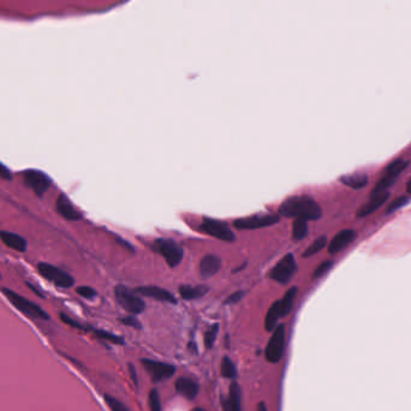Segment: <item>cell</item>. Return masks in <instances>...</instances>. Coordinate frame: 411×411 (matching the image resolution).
Returning a JSON list of instances; mask_svg holds the SVG:
<instances>
[{
	"label": "cell",
	"mask_w": 411,
	"mask_h": 411,
	"mask_svg": "<svg viewBox=\"0 0 411 411\" xmlns=\"http://www.w3.org/2000/svg\"><path fill=\"white\" fill-rule=\"evenodd\" d=\"M279 215L314 222L322 217V209L312 196L296 195L290 196L282 203L279 207Z\"/></svg>",
	"instance_id": "cell-1"
},
{
	"label": "cell",
	"mask_w": 411,
	"mask_h": 411,
	"mask_svg": "<svg viewBox=\"0 0 411 411\" xmlns=\"http://www.w3.org/2000/svg\"><path fill=\"white\" fill-rule=\"evenodd\" d=\"M152 249L160 254L171 268L177 267L184 256L182 245L170 238H158L152 244Z\"/></svg>",
	"instance_id": "cell-2"
},
{
	"label": "cell",
	"mask_w": 411,
	"mask_h": 411,
	"mask_svg": "<svg viewBox=\"0 0 411 411\" xmlns=\"http://www.w3.org/2000/svg\"><path fill=\"white\" fill-rule=\"evenodd\" d=\"M3 293H4L6 298L11 302V305L15 307V308L18 309L20 313H23L24 315L33 317V319H40V320L50 319V315H48L40 306L34 303L33 300L26 298V297L20 296L17 292L6 288L3 289Z\"/></svg>",
	"instance_id": "cell-3"
},
{
	"label": "cell",
	"mask_w": 411,
	"mask_h": 411,
	"mask_svg": "<svg viewBox=\"0 0 411 411\" xmlns=\"http://www.w3.org/2000/svg\"><path fill=\"white\" fill-rule=\"evenodd\" d=\"M409 164L410 162L407 160H404L403 158L396 159V160L390 162L387 166H386L385 171H383L381 178L379 179V182L376 183L374 189H373L372 194H378V192L388 191V188H391V186L395 184L397 178H398V176L402 174L403 171L406 170V167L409 166Z\"/></svg>",
	"instance_id": "cell-4"
},
{
	"label": "cell",
	"mask_w": 411,
	"mask_h": 411,
	"mask_svg": "<svg viewBox=\"0 0 411 411\" xmlns=\"http://www.w3.org/2000/svg\"><path fill=\"white\" fill-rule=\"evenodd\" d=\"M115 295L117 302L122 306V308L126 310L127 313L133 314V315L141 314L146 309V303L143 302V299L137 293L133 292L124 285L116 286Z\"/></svg>",
	"instance_id": "cell-5"
},
{
	"label": "cell",
	"mask_w": 411,
	"mask_h": 411,
	"mask_svg": "<svg viewBox=\"0 0 411 411\" xmlns=\"http://www.w3.org/2000/svg\"><path fill=\"white\" fill-rule=\"evenodd\" d=\"M37 271H39L41 277L48 282H52L58 288L69 289L75 284V279L72 275L63 269L56 267V266L47 264V262H40L37 265Z\"/></svg>",
	"instance_id": "cell-6"
},
{
	"label": "cell",
	"mask_w": 411,
	"mask_h": 411,
	"mask_svg": "<svg viewBox=\"0 0 411 411\" xmlns=\"http://www.w3.org/2000/svg\"><path fill=\"white\" fill-rule=\"evenodd\" d=\"M285 349V326L279 325L274 328L265 350L266 360L271 363H278L282 360Z\"/></svg>",
	"instance_id": "cell-7"
},
{
	"label": "cell",
	"mask_w": 411,
	"mask_h": 411,
	"mask_svg": "<svg viewBox=\"0 0 411 411\" xmlns=\"http://www.w3.org/2000/svg\"><path fill=\"white\" fill-rule=\"evenodd\" d=\"M279 220H280V217L277 214H255V215L234 220L233 225L238 230H256L274 225L279 223Z\"/></svg>",
	"instance_id": "cell-8"
},
{
	"label": "cell",
	"mask_w": 411,
	"mask_h": 411,
	"mask_svg": "<svg viewBox=\"0 0 411 411\" xmlns=\"http://www.w3.org/2000/svg\"><path fill=\"white\" fill-rule=\"evenodd\" d=\"M201 230L209 236L215 237L224 242H233L236 240L233 231L225 222L212 219V218H203L201 224Z\"/></svg>",
	"instance_id": "cell-9"
},
{
	"label": "cell",
	"mask_w": 411,
	"mask_h": 411,
	"mask_svg": "<svg viewBox=\"0 0 411 411\" xmlns=\"http://www.w3.org/2000/svg\"><path fill=\"white\" fill-rule=\"evenodd\" d=\"M297 271L296 258L292 253L286 254L271 271V278L280 284H286L291 280Z\"/></svg>",
	"instance_id": "cell-10"
},
{
	"label": "cell",
	"mask_w": 411,
	"mask_h": 411,
	"mask_svg": "<svg viewBox=\"0 0 411 411\" xmlns=\"http://www.w3.org/2000/svg\"><path fill=\"white\" fill-rule=\"evenodd\" d=\"M24 184L32 189L37 196H44L45 192L51 188L52 179L46 174L39 170H27L23 172Z\"/></svg>",
	"instance_id": "cell-11"
},
{
	"label": "cell",
	"mask_w": 411,
	"mask_h": 411,
	"mask_svg": "<svg viewBox=\"0 0 411 411\" xmlns=\"http://www.w3.org/2000/svg\"><path fill=\"white\" fill-rule=\"evenodd\" d=\"M141 363H142L144 369L149 373L152 380H153L154 382H160L166 379H170L176 373V367L170 363L147 360V358L141 360Z\"/></svg>",
	"instance_id": "cell-12"
},
{
	"label": "cell",
	"mask_w": 411,
	"mask_h": 411,
	"mask_svg": "<svg viewBox=\"0 0 411 411\" xmlns=\"http://www.w3.org/2000/svg\"><path fill=\"white\" fill-rule=\"evenodd\" d=\"M356 238V232L351 229H345L338 232L327 245L328 254L336 255L348 248Z\"/></svg>",
	"instance_id": "cell-13"
},
{
	"label": "cell",
	"mask_w": 411,
	"mask_h": 411,
	"mask_svg": "<svg viewBox=\"0 0 411 411\" xmlns=\"http://www.w3.org/2000/svg\"><path fill=\"white\" fill-rule=\"evenodd\" d=\"M390 191H382L378 192V194H372L371 198L364 205H362L360 208H358L356 215L358 218H365L368 215H371L372 213H374L378 210L380 207H382L387 202V200L390 199Z\"/></svg>",
	"instance_id": "cell-14"
},
{
	"label": "cell",
	"mask_w": 411,
	"mask_h": 411,
	"mask_svg": "<svg viewBox=\"0 0 411 411\" xmlns=\"http://www.w3.org/2000/svg\"><path fill=\"white\" fill-rule=\"evenodd\" d=\"M56 209L64 219L69 222H78L82 219V213L76 208L65 194H60L56 201Z\"/></svg>",
	"instance_id": "cell-15"
},
{
	"label": "cell",
	"mask_w": 411,
	"mask_h": 411,
	"mask_svg": "<svg viewBox=\"0 0 411 411\" xmlns=\"http://www.w3.org/2000/svg\"><path fill=\"white\" fill-rule=\"evenodd\" d=\"M135 292H136L137 295L150 297V298L161 300V302L171 303V305H176V303H177L176 297L172 295L170 291H167V290L165 289L158 288V286H140V288L135 290Z\"/></svg>",
	"instance_id": "cell-16"
},
{
	"label": "cell",
	"mask_w": 411,
	"mask_h": 411,
	"mask_svg": "<svg viewBox=\"0 0 411 411\" xmlns=\"http://www.w3.org/2000/svg\"><path fill=\"white\" fill-rule=\"evenodd\" d=\"M222 267V260L214 254L205 255L200 262V275L203 279L214 277Z\"/></svg>",
	"instance_id": "cell-17"
},
{
	"label": "cell",
	"mask_w": 411,
	"mask_h": 411,
	"mask_svg": "<svg viewBox=\"0 0 411 411\" xmlns=\"http://www.w3.org/2000/svg\"><path fill=\"white\" fill-rule=\"evenodd\" d=\"M0 240L6 247L15 251H18V253H24L28 248L26 238L18 233L10 232V231H0Z\"/></svg>",
	"instance_id": "cell-18"
},
{
	"label": "cell",
	"mask_w": 411,
	"mask_h": 411,
	"mask_svg": "<svg viewBox=\"0 0 411 411\" xmlns=\"http://www.w3.org/2000/svg\"><path fill=\"white\" fill-rule=\"evenodd\" d=\"M175 387L177 393L190 400L194 399L199 393V383L196 382L195 380L185 378V376H182V378L177 379Z\"/></svg>",
	"instance_id": "cell-19"
},
{
	"label": "cell",
	"mask_w": 411,
	"mask_h": 411,
	"mask_svg": "<svg viewBox=\"0 0 411 411\" xmlns=\"http://www.w3.org/2000/svg\"><path fill=\"white\" fill-rule=\"evenodd\" d=\"M339 182L351 189H362L368 185L369 178L367 174L363 172H354V174L343 175L339 177Z\"/></svg>",
	"instance_id": "cell-20"
},
{
	"label": "cell",
	"mask_w": 411,
	"mask_h": 411,
	"mask_svg": "<svg viewBox=\"0 0 411 411\" xmlns=\"http://www.w3.org/2000/svg\"><path fill=\"white\" fill-rule=\"evenodd\" d=\"M208 291V288L205 285H196V286H190V285H182L179 288V295L183 299L186 300H192V299H198L203 297Z\"/></svg>",
	"instance_id": "cell-21"
},
{
	"label": "cell",
	"mask_w": 411,
	"mask_h": 411,
	"mask_svg": "<svg viewBox=\"0 0 411 411\" xmlns=\"http://www.w3.org/2000/svg\"><path fill=\"white\" fill-rule=\"evenodd\" d=\"M279 317H282L280 316V307H279V300H277V302H274L271 306V308H269V310L267 312V315H266V319H265L266 331H268V332L274 331V328L277 327V322H278Z\"/></svg>",
	"instance_id": "cell-22"
},
{
	"label": "cell",
	"mask_w": 411,
	"mask_h": 411,
	"mask_svg": "<svg viewBox=\"0 0 411 411\" xmlns=\"http://www.w3.org/2000/svg\"><path fill=\"white\" fill-rule=\"evenodd\" d=\"M296 295H297V288L296 286H292L291 289L288 290V292L285 293V296L283 297V299L279 300V307H280V316L282 317L289 315L290 312L292 310Z\"/></svg>",
	"instance_id": "cell-23"
},
{
	"label": "cell",
	"mask_w": 411,
	"mask_h": 411,
	"mask_svg": "<svg viewBox=\"0 0 411 411\" xmlns=\"http://www.w3.org/2000/svg\"><path fill=\"white\" fill-rule=\"evenodd\" d=\"M229 411H242L241 387L237 382H232L230 386Z\"/></svg>",
	"instance_id": "cell-24"
},
{
	"label": "cell",
	"mask_w": 411,
	"mask_h": 411,
	"mask_svg": "<svg viewBox=\"0 0 411 411\" xmlns=\"http://www.w3.org/2000/svg\"><path fill=\"white\" fill-rule=\"evenodd\" d=\"M308 234V222L305 219H295L292 225V237L296 241H302Z\"/></svg>",
	"instance_id": "cell-25"
},
{
	"label": "cell",
	"mask_w": 411,
	"mask_h": 411,
	"mask_svg": "<svg viewBox=\"0 0 411 411\" xmlns=\"http://www.w3.org/2000/svg\"><path fill=\"white\" fill-rule=\"evenodd\" d=\"M328 243H327V237L326 236H320L317 237L315 241L313 242L312 244L309 245L308 248H307L305 253H303V257H310L313 256V255H315L319 253L325 247H326Z\"/></svg>",
	"instance_id": "cell-26"
},
{
	"label": "cell",
	"mask_w": 411,
	"mask_h": 411,
	"mask_svg": "<svg viewBox=\"0 0 411 411\" xmlns=\"http://www.w3.org/2000/svg\"><path fill=\"white\" fill-rule=\"evenodd\" d=\"M236 365L229 357H224L222 361V374L224 378L233 379L236 376Z\"/></svg>",
	"instance_id": "cell-27"
},
{
	"label": "cell",
	"mask_w": 411,
	"mask_h": 411,
	"mask_svg": "<svg viewBox=\"0 0 411 411\" xmlns=\"http://www.w3.org/2000/svg\"><path fill=\"white\" fill-rule=\"evenodd\" d=\"M407 202H409V198H407V196H398V198L393 199V201L386 207L385 214L386 215H388V214L397 212L398 209L403 208Z\"/></svg>",
	"instance_id": "cell-28"
},
{
	"label": "cell",
	"mask_w": 411,
	"mask_h": 411,
	"mask_svg": "<svg viewBox=\"0 0 411 411\" xmlns=\"http://www.w3.org/2000/svg\"><path fill=\"white\" fill-rule=\"evenodd\" d=\"M218 332H219V325L214 323L212 327L207 331L205 334V347L207 349H212L214 345V341L217 339Z\"/></svg>",
	"instance_id": "cell-29"
},
{
	"label": "cell",
	"mask_w": 411,
	"mask_h": 411,
	"mask_svg": "<svg viewBox=\"0 0 411 411\" xmlns=\"http://www.w3.org/2000/svg\"><path fill=\"white\" fill-rule=\"evenodd\" d=\"M105 402L112 411H130L125 405H124V403H122L120 400L110 395H105Z\"/></svg>",
	"instance_id": "cell-30"
},
{
	"label": "cell",
	"mask_w": 411,
	"mask_h": 411,
	"mask_svg": "<svg viewBox=\"0 0 411 411\" xmlns=\"http://www.w3.org/2000/svg\"><path fill=\"white\" fill-rule=\"evenodd\" d=\"M148 403H149L150 411H161V400L159 392L157 390H152L149 396H148Z\"/></svg>",
	"instance_id": "cell-31"
},
{
	"label": "cell",
	"mask_w": 411,
	"mask_h": 411,
	"mask_svg": "<svg viewBox=\"0 0 411 411\" xmlns=\"http://www.w3.org/2000/svg\"><path fill=\"white\" fill-rule=\"evenodd\" d=\"M95 334L99 338H101V339L109 340V341H111V343H113V344H117V345H123L124 344V339L122 337L116 336V334H112L110 332H106V331L98 330V331H95Z\"/></svg>",
	"instance_id": "cell-32"
},
{
	"label": "cell",
	"mask_w": 411,
	"mask_h": 411,
	"mask_svg": "<svg viewBox=\"0 0 411 411\" xmlns=\"http://www.w3.org/2000/svg\"><path fill=\"white\" fill-rule=\"evenodd\" d=\"M333 264H334V262H333L332 260H326V261H323L322 264H320L319 266H317L315 271H314L313 278L317 279V278L323 277V275L326 274V273H327L328 271H330L331 268L333 267Z\"/></svg>",
	"instance_id": "cell-33"
},
{
	"label": "cell",
	"mask_w": 411,
	"mask_h": 411,
	"mask_svg": "<svg viewBox=\"0 0 411 411\" xmlns=\"http://www.w3.org/2000/svg\"><path fill=\"white\" fill-rule=\"evenodd\" d=\"M76 292H77L79 296H82L83 298L87 299H92L96 296V291L93 288H91V286H78V288L76 289Z\"/></svg>",
	"instance_id": "cell-34"
},
{
	"label": "cell",
	"mask_w": 411,
	"mask_h": 411,
	"mask_svg": "<svg viewBox=\"0 0 411 411\" xmlns=\"http://www.w3.org/2000/svg\"><path fill=\"white\" fill-rule=\"evenodd\" d=\"M244 291H242V290H240V291H236V292H233L232 295H230L229 297H227V298L225 299V305H234V303H238L240 302V300L243 298L244 297Z\"/></svg>",
	"instance_id": "cell-35"
},
{
	"label": "cell",
	"mask_w": 411,
	"mask_h": 411,
	"mask_svg": "<svg viewBox=\"0 0 411 411\" xmlns=\"http://www.w3.org/2000/svg\"><path fill=\"white\" fill-rule=\"evenodd\" d=\"M120 322L125 325V326H130V327H134V328H141L140 321L137 320L135 316L122 317V319H120Z\"/></svg>",
	"instance_id": "cell-36"
},
{
	"label": "cell",
	"mask_w": 411,
	"mask_h": 411,
	"mask_svg": "<svg viewBox=\"0 0 411 411\" xmlns=\"http://www.w3.org/2000/svg\"><path fill=\"white\" fill-rule=\"evenodd\" d=\"M0 178L4 179V181H11L12 179L11 172H10L9 168L6 167L4 164H2V162H0Z\"/></svg>",
	"instance_id": "cell-37"
},
{
	"label": "cell",
	"mask_w": 411,
	"mask_h": 411,
	"mask_svg": "<svg viewBox=\"0 0 411 411\" xmlns=\"http://www.w3.org/2000/svg\"><path fill=\"white\" fill-rule=\"evenodd\" d=\"M60 317H61V320H63L65 323L70 325V326H72V327L81 328V330H83V326H82V325H79L78 322H76L75 320H72L71 317H69L68 315H65V314H60Z\"/></svg>",
	"instance_id": "cell-38"
},
{
	"label": "cell",
	"mask_w": 411,
	"mask_h": 411,
	"mask_svg": "<svg viewBox=\"0 0 411 411\" xmlns=\"http://www.w3.org/2000/svg\"><path fill=\"white\" fill-rule=\"evenodd\" d=\"M129 373H130V376L131 379H133V381L135 383V386L139 385V379H137V374H136V368H135V365L133 363L129 364Z\"/></svg>",
	"instance_id": "cell-39"
},
{
	"label": "cell",
	"mask_w": 411,
	"mask_h": 411,
	"mask_svg": "<svg viewBox=\"0 0 411 411\" xmlns=\"http://www.w3.org/2000/svg\"><path fill=\"white\" fill-rule=\"evenodd\" d=\"M257 411H267V407H266V404L264 402H260L257 405Z\"/></svg>",
	"instance_id": "cell-40"
},
{
	"label": "cell",
	"mask_w": 411,
	"mask_h": 411,
	"mask_svg": "<svg viewBox=\"0 0 411 411\" xmlns=\"http://www.w3.org/2000/svg\"><path fill=\"white\" fill-rule=\"evenodd\" d=\"M406 191L409 192V194H411V178L406 183Z\"/></svg>",
	"instance_id": "cell-41"
},
{
	"label": "cell",
	"mask_w": 411,
	"mask_h": 411,
	"mask_svg": "<svg viewBox=\"0 0 411 411\" xmlns=\"http://www.w3.org/2000/svg\"><path fill=\"white\" fill-rule=\"evenodd\" d=\"M191 411H206V410L202 409V407H195V409H192Z\"/></svg>",
	"instance_id": "cell-42"
},
{
	"label": "cell",
	"mask_w": 411,
	"mask_h": 411,
	"mask_svg": "<svg viewBox=\"0 0 411 411\" xmlns=\"http://www.w3.org/2000/svg\"><path fill=\"white\" fill-rule=\"evenodd\" d=\"M0 278H2V275H0Z\"/></svg>",
	"instance_id": "cell-43"
}]
</instances>
